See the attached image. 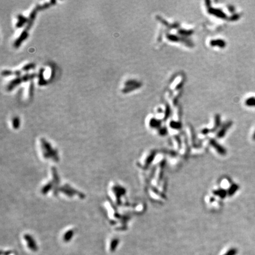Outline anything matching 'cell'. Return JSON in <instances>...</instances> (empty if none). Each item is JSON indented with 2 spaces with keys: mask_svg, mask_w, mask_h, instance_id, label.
<instances>
[{
  "mask_svg": "<svg viewBox=\"0 0 255 255\" xmlns=\"http://www.w3.org/2000/svg\"><path fill=\"white\" fill-rule=\"evenodd\" d=\"M34 76H35V75H27L23 77H19L15 80H13V81H12L11 83H9V84L8 85V89L9 90L12 89L14 86H15L19 83H20L22 82L27 81V80L30 79Z\"/></svg>",
  "mask_w": 255,
  "mask_h": 255,
  "instance_id": "cell-1",
  "label": "cell"
},
{
  "mask_svg": "<svg viewBox=\"0 0 255 255\" xmlns=\"http://www.w3.org/2000/svg\"><path fill=\"white\" fill-rule=\"evenodd\" d=\"M209 13L213 14L214 15L220 17V18H225L226 15L223 13L222 11H221L220 9H214V8H211L209 10Z\"/></svg>",
  "mask_w": 255,
  "mask_h": 255,
  "instance_id": "cell-2",
  "label": "cell"
},
{
  "mask_svg": "<svg viewBox=\"0 0 255 255\" xmlns=\"http://www.w3.org/2000/svg\"><path fill=\"white\" fill-rule=\"evenodd\" d=\"M210 45L212 46H217V45L218 47H220L221 48H223L226 45V43L223 40L217 39V40H211L210 41Z\"/></svg>",
  "mask_w": 255,
  "mask_h": 255,
  "instance_id": "cell-3",
  "label": "cell"
},
{
  "mask_svg": "<svg viewBox=\"0 0 255 255\" xmlns=\"http://www.w3.org/2000/svg\"><path fill=\"white\" fill-rule=\"evenodd\" d=\"M140 86H141V84H140V83H138V84L134 85V86L126 87V88L123 89V92L124 93H127V92H130V91H131V90H133V89H136V88H140Z\"/></svg>",
  "mask_w": 255,
  "mask_h": 255,
  "instance_id": "cell-4",
  "label": "cell"
},
{
  "mask_svg": "<svg viewBox=\"0 0 255 255\" xmlns=\"http://www.w3.org/2000/svg\"><path fill=\"white\" fill-rule=\"evenodd\" d=\"M18 19H19V21L17 22V27H19L23 26L27 21V19L25 18L24 17H23V15H19L18 16Z\"/></svg>",
  "mask_w": 255,
  "mask_h": 255,
  "instance_id": "cell-5",
  "label": "cell"
},
{
  "mask_svg": "<svg viewBox=\"0 0 255 255\" xmlns=\"http://www.w3.org/2000/svg\"><path fill=\"white\" fill-rule=\"evenodd\" d=\"M167 37H168V38L170 40L173 41H177L179 40V38L177 36H174V35H171V34L168 35V36H167Z\"/></svg>",
  "mask_w": 255,
  "mask_h": 255,
  "instance_id": "cell-6",
  "label": "cell"
},
{
  "mask_svg": "<svg viewBox=\"0 0 255 255\" xmlns=\"http://www.w3.org/2000/svg\"><path fill=\"white\" fill-rule=\"evenodd\" d=\"M34 64L31 63L25 66L23 68V69L27 71V70H30V69H32V68H34Z\"/></svg>",
  "mask_w": 255,
  "mask_h": 255,
  "instance_id": "cell-7",
  "label": "cell"
},
{
  "mask_svg": "<svg viewBox=\"0 0 255 255\" xmlns=\"http://www.w3.org/2000/svg\"><path fill=\"white\" fill-rule=\"evenodd\" d=\"M237 253V250L235 249H231L229 250V251L226 253L224 255H235Z\"/></svg>",
  "mask_w": 255,
  "mask_h": 255,
  "instance_id": "cell-8",
  "label": "cell"
},
{
  "mask_svg": "<svg viewBox=\"0 0 255 255\" xmlns=\"http://www.w3.org/2000/svg\"><path fill=\"white\" fill-rule=\"evenodd\" d=\"M181 32V34H186V35H188V34H190L191 33H190V31H185V30H183V31H180Z\"/></svg>",
  "mask_w": 255,
  "mask_h": 255,
  "instance_id": "cell-9",
  "label": "cell"
}]
</instances>
